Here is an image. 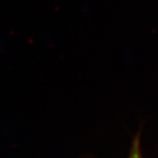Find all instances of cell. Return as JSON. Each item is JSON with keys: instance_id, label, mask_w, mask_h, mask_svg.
Segmentation results:
<instances>
[{"instance_id": "obj_1", "label": "cell", "mask_w": 158, "mask_h": 158, "mask_svg": "<svg viewBox=\"0 0 158 158\" xmlns=\"http://www.w3.org/2000/svg\"><path fill=\"white\" fill-rule=\"evenodd\" d=\"M132 158H139V157H138V155H137V154H135V155H134Z\"/></svg>"}]
</instances>
